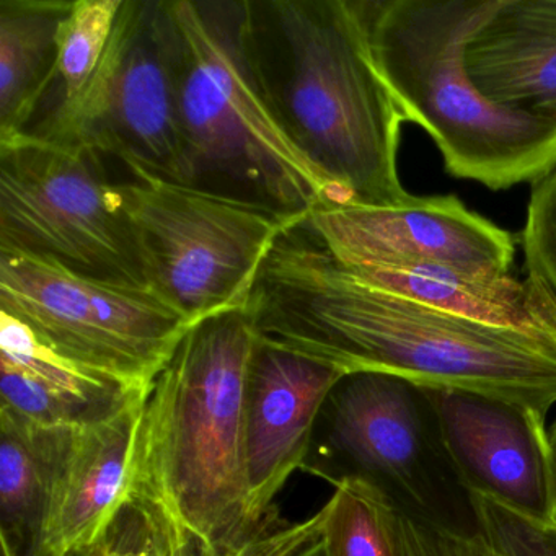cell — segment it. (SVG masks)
<instances>
[{"instance_id": "6da1fadb", "label": "cell", "mask_w": 556, "mask_h": 556, "mask_svg": "<svg viewBox=\"0 0 556 556\" xmlns=\"http://www.w3.org/2000/svg\"><path fill=\"white\" fill-rule=\"evenodd\" d=\"M262 340L343 372H383L432 389L556 405V333L484 324L377 288L307 230H286L247 302Z\"/></svg>"}, {"instance_id": "7a4b0ae2", "label": "cell", "mask_w": 556, "mask_h": 556, "mask_svg": "<svg viewBox=\"0 0 556 556\" xmlns=\"http://www.w3.org/2000/svg\"><path fill=\"white\" fill-rule=\"evenodd\" d=\"M245 38L263 93L337 203L402 206L399 103L383 83L359 0H245Z\"/></svg>"}, {"instance_id": "3957f363", "label": "cell", "mask_w": 556, "mask_h": 556, "mask_svg": "<svg viewBox=\"0 0 556 556\" xmlns=\"http://www.w3.org/2000/svg\"><path fill=\"white\" fill-rule=\"evenodd\" d=\"M256 331L247 308L193 325L155 379L136 429L128 509L175 543L217 548L250 516L243 396Z\"/></svg>"}, {"instance_id": "277c9868", "label": "cell", "mask_w": 556, "mask_h": 556, "mask_svg": "<svg viewBox=\"0 0 556 556\" xmlns=\"http://www.w3.org/2000/svg\"><path fill=\"white\" fill-rule=\"evenodd\" d=\"M500 0H359L370 50L406 122L428 132L445 172L488 190L533 185L556 167V116L500 105L465 64Z\"/></svg>"}, {"instance_id": "5b68a950", "label": "cell", "mask_w": 556, "mask_h": 556, "mask_svg": "<svg viewBox=\"0 0 556 556\" xmlns=\"http://www.w3.org/2000/svg\"><path fill=\"white\" fill-rule=\"evenodd\" d=\"M170 9L191 185L292 217L337 203L263 93L247 48L245 0H170Z\"/></svg>"}, {"instance_id": "8992f818", "label": "cell", "mask_w": 556, "mask_h": 556, "mask_svg": "<svg viewBox=\"0 0 556 556\" xmlns=\"http://www.w3.org/2000/svg\"><path fill=\"white\" fill-rule=\"evenodd\" d=\"M122 162L132 178L191 185L180 118V45L170 0H125L99 70L38 131Z\"/></svg>"}, {"instance_id": "52a82bcc", "label": "cell", "mask_w": 556, "mask_h": 556, "mask_svg": "<svg viewBox=\"0 0 556 556\" xmlns=\"http://www.w3.org/2000/svg\"><path fill=\"white\" fill-rule=\"evenodd\" d=\"M320 419L331 483L359 478L403 516L483 539L477 500L448 454L426 387L392 374H346Z\"/></svg>"}, {"instance_id": "ba28073f", "label": "cell", "mask_w": 556, "mask_h": 556, "mask_svg": "<svg viewBox=\"0 0 556 556\" xmlns=\"http://www.w3.org/2000/svg\"><path fill=\"white\" fill-rule=\"evenodd\" d=\"M116 190L149 286L191 325L245 308L276 240L305 220L148 175Z\"/></svg>"}, {"instance_id": "9c48e42d", "label": "cell", "mask_w": 556, "mask_h": 556, "mask_svg": "<svg viewBox=\"0 0 556 556\" xmlns=\"http://www.w3.org/2000/svg\"><path fill=\"white\" fill-rule=\"evenodd\" d=\"M0 249L87 278L151 289L141 245L102 159L34 132L0 139Z\"/></svg>"}, {"instance_id": "30bf717a", "label": "cell", "mask_w": 556, "mask_h": 556, "mask_svg": "<svg viewBox=\"0 0 556 556\" xmlns=\"http://www.w3.org/2000/svg\"><path fill=\"white\" fill-rule=\"evenodd\" d=\"M0 312L67 359L149 393L193 325L151 289L87 278L38 256L0 249Z\"/></svg>"}, {"instance_id": "8fae6325", "label": "cell", "mask_w": 556, "mask_h": 556, "mask_svg": "<svg viewBox=\"0 0 556 556\" xmlns=\"http://www.w3.org/2000/svg\"><path fill=\"white\" fill-rule=\"evenodd\" d=\"M302 227L348 268L434 263L503 278L516 256V239L468 210L455 194L413 198L402 206L320 204Z\"/></svg>"}, {"instance_id": "7c38bea8", "label": "cell", "mask_w": 556, "mask_h": 556, "mask_svg": "<svg viewBox=\"0 0 556 556\" xmlns=\"http://www.w3.org/2000/svg\"><path fill=\"white\" fill-rule=\"evenodd\" d=\"M465 486L556 526V478L545 416L500 396L426 387Z\"/></svg>"}, {"instance_id": "4fadbf2b", "label": "cell", "mask_w": 556, "mask_h": 556, "mask_svg": "<svg viewBox=\"0 0 556 556\" xmlns=\"http://www.w3.org/2000/svg\"><path fill=\"white\" fill-rule=\"evenodd\" d=\"M346 372L256 334L243 396L250 516L258 522L304 467L321 409Z\"/></svg>"}, {"instance_id": "5bb4252c", "label": "cell", "mask_w": 556, "mask_h": 556, "mask_svg": "<svg viewBox=\"0 0 556 556\" xmlns=\"http://www.w3.org/2000/svg\"><path fill=\"white\" fill-rule=\"evenodd\" d=\"M149 393L74 426L30 556H76L109 535L128 509L132 442Z\"/></svg>"}, {"instance_id": "9a60e30c", "label": "cell", "mask_w": 556, "mask_h": 556, "mask_svg": "<svg viewBox=\"0 0 556 556\" xmlns=\"http://www.w3.org/2000/svg\"><path fill=\"white\" fill-rule=\"evenodd\" d=\"M465 64L494 103L556 116V0H500L471 35Z\"/></svg>"}, {"instance_id": "2e32d148", "label": "cell", "mask_w": 556, "mask_h": 556, "mask_svg": "<svg viewBox=\"0 0 556 556\" xmlns=\"http://www.w3.org/2000/svg\"><path fill=\"white\" fill-rule=\"evenodd\" d=\"M73 0H0V139L30 131L58 79V35Z\"/></svg>"}, {"instance_id": "e0dca14e", "label": "cell", "mask_w": 556, "mask_h": 556, "mask_svg": "<svg viewBox=\"0 0 556 556\" xmlns=\"http://www.w3.org/2000/svg\"><path fill=\"white\" fill-rule=\"evenodd\" d=\"M73 428H43L0 408V516L4 556H30Z\"/></svg>"}, {"instance_id": "ac0fdd59", "label": "cell", "mask_w": 556, "mask_h": 556, "mask_svg": "<svg viewBox=\"0 0 556 556\" xmlns=\"http://www.w3.org/2000/svg\"><path fill=\"white\" fill-rule=\"evenodd\" d=\"M324 504L328 556H403L399 513L359 478L334 481Z\"/></svg>"}, {"instance_id": "d6986e66", "label": "cell", "mask_w": 556, "mask_h": 556, "mask_svg": "<svg viewBox=\"0 0 556 556\" xmlns=\"http://www.w3.org/2000/svg\"><path fill=\"white\" fill-rule=\"evenodd\" d=\"M0 361L12 364L51 387L71 393L100 408L112 409L125 402L128 392L118 383L67 359L45 343L27 325L0 312Z\"/></svg>"}, {"instance_id": "ffe728a7", "label": "cell", "mask_w": 556, "mask_h": 556, "mask_svg": "<svg viewBox=\"0 0 556 556\" xmlns=\"http://www.w3.org/2000/svg\"><path fill=\"white\" fill-rule=\"evenodd\" d=\"M125 0H73L58 35V79L67 102L83 92L99 70Z\"/></svg>"}, {"instance_id": "44dd1931", "label": "cell", "mask_w": 556, "mask_h": 556, "mask_svg": "<svg viewBox=\"0 0 556 556\" xmlns=\"http://www.w3.org/2000/svg\"><path fill=\"white\" fill-rule=\"evenodd\" d=\"M174 542V540H172ZM175 556H328L324 506L298 522L279 517L273 507L245 535L229 545L203 548L175 543Z\"/></svg>"}, {"instance_id": "7402d4cb", "label": "cell", "mask_w": 556, "mask_h": 556, "mask_svg": "<svg viewBox=\"0 0 556 556\" xmlns=\"http://www.w3.org/2000/svg\"><path fill=\"white\" fill-rule=\"evenodd\" d=\"M0 408L43 428H74L109 415L116 406L100 408L0 361Z\"/></svg>"}, {"instance_id": "603a6c76", "label": "cell", "mask_w": 556, "mask_h": 556, "mask_svg": "<svg viewBox=\"0 0 556 556\" xmlns=\"http://www.w3.org/2000/svg\"><path fill=\"white\" fill-rule=\"evenodd\" d=\"M520 247L527 276L556 302V167L532 185Z\"/></svg>"}, {"instance_id": "cb8c5ba5", "label": "cell", "mask_w": 556, "mask_h": 556, "mask_svg": "<svg viewBox=\"0 0 556 556\" xmlns=\"http://www.w3.org/2000/svg\"><path fill=\"white\" fill-rule=\"evenodd\" d=\"M475 500L483 539L497 555L556 556V526L535 522L488 497L475 496Z\"/></svg>"}, {"instance_id": "d4e9b609", "label": "cell", "mask_w": 556, "mask_h": 556, "mask_svg": "<svg viewBox=\"0 0 556 556\" xmlns=\"http://www.w3.org/2000/svg\"><path fill=\"white\" fill-rule=\"evenodd\" d=\"M403 556H500L484 539H465L399 513Z\"/></svg>"}, {"instance_id": "484cf974", "label": "cell", "mask_w": 556, "mask_h": 556, "mask_svg": "<svg viewBox=\"0 0 556 556\" xmlns=\"http://www.w3.org/2000/svg\"><path fill=\"white\" fill-rule=\"evenodd\" d=\"M135 514L139 522L138 536L132 545H126L125 556H175L174 542L164 526L154 517Z\"/></svg>"}, {"instance_id": "4316f807", "label": "cell", "mask_w": 556, "mask_h": 556, "mask_svg": "<svg viewBox=\"0 0 556 556\" xmlns=\"http://www.w3.org/2000/svg\"><path fill=\"white\" fill-rule=\"evenodd\" d=\"M125 543L109 533L105 539L100 540L93 548L87 552V556H125Z\"/></svg>"}, {"instance_id": "83f0119b", "label": "cell", "mask_w": 556, "mask_h": 556, "mask_svg": "<svg viewBox=\"0 0 556 556\" xmlns=\"http://www.w3.org/2000/svg\"><path fill=\"white\" fill-rule=\"evenodd\" d=\"M549 445H552L553 467H555L556 478V422L555 428H553L552 434H549Z\"/></svg>"}]
</instances>
